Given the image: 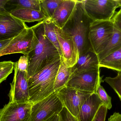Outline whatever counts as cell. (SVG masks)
Segmentation results:
<instances>
[{"label":"cell","instance_id":"cell-1","mask_svg":"<svg viewBox=\"0 0 121 121\" xmlns=\"http://www.w3.org/2000/svg\"><path fill=\"white\" fill-rule=\"evenodd\" d=\"M35 34L33 45L27 55V79L60 58L57 48L45 37L43 21L32 26Z\"/></svg>","mask_w":121,"mask_h":121},{"label":"cell","instance_id":"cell-2","mask_svg":"<svg viewBox=\"0 0 121 121\" xmlns=\"http://www.w3.org/2000/svg\"><path fill=\"white\" fill-rule=\"evenodd\" d=\"M93 21L85 12L82 0H78L73 13L62 28L74 40L79 57L88 51H94L89 40L90 28Z\"/></svg>","mask_w":121,"mask_h":121},{"label":"cell","instance_id":"cell-3","mask_svg":"<svg viewBox=\"0 0 121 121\" xmlns=\"http://www.w3.org/2000/svg\"><path fill=\"white\" fill-rule=\"evenodd\" d=\"M60 64V58L28 79L30 100L32 105L55 92V79Z\"/></svg>","mask_w":121,"mask_h":121},{"label":"cell","instance_id":"cell-4","mask_svg":"<svg viewBox=\"0 0 121 121\" xmlns=\"http://www.w3.org/2000/svg\"><path fill=\"white\" fill-rule=\"evenodd\" d=\"M115 28L112 20L94 21L91 23L90 41L93 50L97 54L103 51L108 44Z\"/></svg>","mask_w":121,"mask_h":121},{"label":"cell","instance_id":"cell-5","mask_svg":"<svg viewBox=\"0 0 121 121\" xmlns=\"http://www.w3.org/2000/svg\"><path fill=\"white\" fill-rule=\"evenodd\" d=\"M87 15L94 21L112 20L116 10L120 7L118 0H82Z\"/></svg>","mask_w":121,"mask_h":121},{"label":"cell","instance_id":"cell-6","mask_svg":"<svg viewBox=\"0 0 121 121\" xmlns=\"http://www.w3.org/2000/svg\"><path fill=\"white\" fill-rule=\"evenodd\" d=\"M63 106L56 92L32 105L30 121H47L59 114Z\"/></svg>","mask_w":121,"mask_h":121},{"label":"cell","instance_id":"cell-7","mask_svg":"<svg viewBox=\"0 0 121 121\" xmlns=\"http://www.w3.org/2000/svg\"><path fill=\"white\" fill-rule=\"evenodd\" d=\"M56 92L63 107L77 118L83 103L93 94L67 87Z\"/></svg>","mask_w":121,"mask_h":121},{"label":"cell","instance_id":"cell-8","mask_svg":"<svg viewBox=\"0 0 121 121\" xmlns=\"http://www.w3.org/2000/svg\"><path fill=\"white\" fill-rule=\"evenodd\" d=\"M14 75L8 94L10 102L17 103H29L30 96L26 72L18 69L17 62L14 63Z\"/></svg>","mask_w":121,"mask_h":121},{"label":"cell","instance_id":"cell-9","mask_svg":"<svg viewBox=\"0 0 121 121\" xmlns=\"http://www.w3.org/2000/svg\"><path fill=\"white\" fill-rule=\"evenodd\" d=\"M100 70L85 72L72 75L65 87L80 91L96 93L99 85L104 81Z\"/></svg>","mask_w":121,"mask_h":121},{"label":"cell","instance_id":"cell-10","mask_svg":"<svg viewBox=\"0 0 121 121\" xmlns=\"http://www.w3.org/2000/svg\"><path fill=\"white\" fill-rule=\"evenodd\" d=\"M34 37L35 34L32 27L28 26L13 37L8 45L0 52V57L17 53L27 56L32 47Z\"/></svg>","mask_w":121,"mask_h":121},{"label":"cell","instance_id":"cell-11","mask_svg":"<svg viewBox=\"0 0 121 121\" xmlns=\"http://www.w3.org/2000/svg\"><path fill=\"white\" fill-rule=\"evenodd\" d=\"M4 8L0 10V40L13 38L27 27Z\"/></svg>","mask_w":121,"mask_h":121},{"label":"cell","instance_id":"cell-12","mask_svg":"<svg viewBox=\"0 0 121 121\" xmlns=\"http://www.w3.org/2000/svg\"><path fill=\"white\" fill-rule=\"evenodd\" d=\"M55 30L63 60L68 67H72L77 63L79 54L72 38L55 25Z\"/></svg>","mask_w":121,"mask_h":121},{"label":"cell","instance_id":"cell-13","mask_svg":"<svg viewBox=\"0 0 121 121\" xmlns=\"http://www.w3.org/2000/svg\"><path fill=\"white\" fill-rule=\"evenodd\" d=\"M32 106L9 102L0 109V121H30Z\"/></svg>","mask_w":121,"mask_h":121},{"label":"cell","instance_id":"cell-14","mask_svg":"<svg viewBox=\"0 0 121 121\" xmlns=\"http://www.w3.org/2000/svg\"><path fill=\"white\" fill-rule=\"evenodd\" d=\"M100 68L97 55L92 50L88 51L79 56L77 63L71 67V76L85 72L99 71Z\"/></svg>","mask_w":121,"mask_h":121},{"label":"cell","instance_id":"cell-15","mask_svg":"<svg viewBox=\"0 0 121 121\" xmlns=\"http://www.w3.org/2000/svg\"><path fill=\"white\" fill-rule=\"evenodd\" d=\"M104 104L96 93L92 94L83 103L77 119L78 121H92L99 107Z\"/></svg>","mask_w":121,"mask_h":121},{"label":"cell","instance_id":"cell-16","mask_svg":"<svg viewBox=\"0 0 121 121\" xmlns=\"http://www.w3.org/2000/svg\"><path fill=\"white\" fill-rule=\"evenodd\" d=\"M77 1L63 0L51 18L56 26L63 28L73 13Z\"/></svg>","mask_w":121,"mask_h":121},{"label":"cell","instance_id":"cell-17","mask_svg":"<svg viewBox=\"0 0 121 121\" xmlns=\"http://www.w3.org/2000/svg\"><path fill=\"white\" fill-rule=\"evenodd\" d=\"M10 13L13 16L25 22L43 21L46 18L42 11L24 8H15L11 10Z\"/></svg>","mask_w":121,"mask_h":121},{"label":"cell","instance_id":"cell-18","mask_svg":"<svg viewBox=\"0 0 121 121\" xmlns=\"http://www.w3.org/2000/svg\"><path fill=\"white\" fill-rule=\"evenodd\" d=\"M72 75L71 67H68L63 57H60V64L55 79V92L65 87Z\"/></svg>","mask_w":121,"mask_h":121},{"label":"cell","instance_id":"cell-19","mask_svg":"<svg viewBox=\"0 0 121 121\" xmlns=\"http://www.w3.org/2000/svg\"><path fill=\"white\" fill-rule=\"evenodd\" d=\"M121 48V31L115 27L114 32L108 44L103 51L97 55L99 62Z\"/></svg>","mask_w":121,"mask_h":121},{"label":"cell","instance_id":"cell-20","mask_svg":"<svg viewBox=\"0 0 121 121\" xmlns=\"http://www.w3.org/2000/svg\"><path fill=\"white\" fill-rule=\"evenodd\" d=\"M99 67L121 72V48L101 60Z\"/></svg>","mask_w":121,"mask_h":121},{"label":"cell","instance_id":"cell-21","mask_svg":"<svg viewBox=\"0 0 121 121\" xmlns=\"http://www.w3.org/2000/svg\"><path fill=\"white\" fill-rule=\"evenodd\" d=\"M45 37L57 48L60 57H62V52L55 30V25L51 18H45L43 21Z\"/></svg>","mask_w":121,"mask_h":121},{"label":"cell","instance_id":"cell-22","mask_svg":"<svg viewBox=\"0 0 121 121\" xmlns=\"http://www.w3.org/2000/svg\"><path fill=\"white\" fill-rule=\"evenodd\" d=\"M63 0H39L41 11L46 18H52L55 10Z\"/></svg>","mask_w":121,"mask_h":121},{"label":"cell","instance_id":"cell-23","mask_svg":"<svg viewBox=\"0 0 121 121\" xmlns=\"http://www.w3.org/2000/svg\"><path fill=\"white\" fill-rule=\"evenodd\" d=\"M39 0H16L9 2L16 6L15 8H24L41 11Z\"/></svg>","mask_w":121,"mask_h":121},{"label":"cell","instance_id":"cell-24","mask_svg":"<svg viewBox=\"0 0 121 121\" xmlns=\"http://www.w3.org/2000/svg\"><path fill=\"white\" fill-rule=\"evenodd\" d=\"M14 63L11 61L0 62V84L13 72L14 70Z\"/></svg>","mask_w":121,"mask_h":121},{"label":"cell","instance_id":"cell-25","mask_svg":"<svg viewBox=\"0 0 121 121\" xmlns=\"http://www.w3.org/2000/svg\"><path fill=\"white\" fill-rule=\"evenodd\" d=\"M104 81L114 90L121 101V74L118 73L115 77H106Z\"/></svg>","mask_w":121,"mask_h":121},{"label":"cell","instance_id":"cell-26","mask_svg":"<svg viewBox=\"0 0 121 121\" xmlns=\"http://www.w3.org/2000/svg\"><path fill=\"white\" fill-rule=\"evenodd\" d=\"M96 93L107 109H111L112 107L111 97L108 95L105 89L101 85L98 86Z\"/></svg>","mask_w":121,"mask_h":121},{"label":"cell","instance_id":"cell-27","mask_svg":"<svg viewBox=\"0 0 121 121\" xmlns=\"http://www.w3.org/2000/svg\"><path fill=\"white\" fill-rule=\"evenodd\" d=\"M59 116V121H78L77 118L72 115L65 107H63Z\"/></svg>","mask_w":121,"mask_h":121},{"label":"cell","instance_id":"cell-28","mask_svg":"<svg viewBox=\"0 0 121 121\" xmlns=\"http://www.w3.org/2000/svg\"><path fill=\"white\" fill-rule=\"evenodd\" d=\"M107 110L108 109L104 104L102 105L92 121H105Z\"/></svg>","mask_w":121,"mask_h":121},{"label":"cell","instance_id":"cell-29","mask_svg":"<svg viewBox=\"0 0 121 121\" xmlns=\"http://www.w3.org/2000/svg\"><path fill=\"white\" fill-rule=\"evenodd\" d=\"M17 65L18 69L27 72L28 65L27 57L24 55L21 56L18 61L17 62Z\"/></svg>","mask_w":121,"mask_h":121},{"label":"cell","instance_id":"cell-30","mask_svg":"<svg viewBox=\"0 0 121 121\" xmlns=\"http://www.w3.org/2000/svg\"><path fill=\"white\" fill-rule=\"evenodd\" d=\"M112 20L115 27L121 31V7L120 10L116 13Z\"/></svg>","mask_w":121,"mask_h":121},{"label":"cell","instance_id":"cell-31","mask_svg":"<svg viewBox=\"0 0 121 121\" xmlns=\"http://www.w3.org/2000/svg\"><path fill=\"white\" fill-rule=\"evenodd\" d=\"M108 121H121V114L115 112L108 119Z\"/></svg>","mask_w":121,"mask_h":121},{"label":"cell","instance_id":"cell-32","mask_svg":"<svg viewBox=\"0 0 121 121\" xmlns=\"http://www.w3.org/2000/svg\"><path fill=\"white\" fill-rule=\"evenodd\" d=\"M13 38L6 40H0V52L8 45Z\"/></svg>","mask_w":121,"mask_h":121},{"label":"cell","instance_id":"cell-33","mask_svg":"<svg viewBox=\"0 0 121 121\" xmlns=\"http://www.w3.org/2000/svg\"><path fill=\"white\" fill-rule=\"evenodd\" d=\"M9 1V0H0V10L4 8L5 6Z\"/></svg>","mask_w":121,"mask_h":121},{"label":"cell","instance_id":"cell-34","mask_svg":"<svg viewBox=\"0 0 121 121\" xmlns=\"http://www.w3.org/2000/svg\"><path fill=\"white\" fill-rule=\"evenodd\" d=\"M47 121H59V114L54 115Z\"/></svg>","mask_w":121,"mask_h":121},{"label":"cell","instance_id":"cell-35","mask_svg":"<svg viewBox=\"0 0 121 121\" xmlns=\"http://www.w3.org/2000/svg\"><path fill=\"white\" fill-rule=\"evenodd\" d=\"M118 2L119 3V5H120V7H121V0H118Z\"/></svg>","mask_w":121,"mask_h":121},{"label":"cell","instance_id":"cell-36","mask_svg":"<svg viewBox=\"0 0 121 121\" xmlns=\"http://www.w3.org/2000/svg\"><path fill=\"white\" fill-rule=\"evenodd\" d=\"M118 73H119V74H121V72H118Z\"/></svg>","mask_w":121,"mask_h":121}]
</instances>
